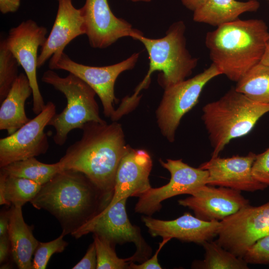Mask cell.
<instances>
[{"label":"cell","instance_id":"cell-1","mask_svg":"<svg viewBox=\"0 0 269 269\" xmlns=\"http://www.w3.org/2000/svg\"><path fill=\"white\" fill-rule=\"evenodd\" d=\"M81 138L69 146L58 162L62 170L84 174L112 198L119 164L128 150L121 124L89 122L82 128Z\"/></svg>","mask_w":269,"mask_h":269},{"label":"cell","instance_id":"cell-2","mask_svg":"<svg viewBox=\"0 0 269 269\" xmlns=\"http://www.w3.org/2000/svg\"><path fill=\"white\" fill-rule=\"evenodd\" d=\"M111 200L83 173L62 170L42 185L30 202L55 216L65 236L98 215Z\"/></svg>","mask_w":269,"mask_h":269},{"label":"cell","instance_id":"cell-3","mask_svg":"<svg viewBox=\"0 0 269 269\" xmlns=\"http://www.w3.org/2000/svg\"><path fill=\"white\" fill-rule=\"evenodd\" d=\"M269 41L264 20L239 18L208 32L205 42L212 63L222 75L237 82L260 62Z\"/></svg>","mask_w":269,"mask_h":269},{"label":"cell","instance_id":"cell-4","mask_svg":"<svg viewBox=\"0 0 269 269\" xmlns=\"http://www.w3.org/2000/svg\"><path fill=\"white\" fill-rule=\"evenodd\" d=\"M202 112V120L213 148L211 157H215L232 139L248 134L269 112V103L253 101L234 88L205 105Z\"/></svg>","mask_w":269,"mask_h":269},{"label":"cell","instance_id":"cell-5","mask_svg":"<svg viewBox=\"0 0 269 269\" xmlns=\"http://www.w3.org/2000/svg\"><path fill=\"white\" fill-rule=\"evenodd\" d=\"M185 29L184 22L180 20L173 23L163 37L150 38L143 34L133 37L144 45L149 60L148 72L134 94L138 95L148 86L155 71L161 72L158 82L164 89L185 80L192 74L198 59L193 57L186 48Z\"/></svg>","mask_w":269,"mask_h":269},{"label":"cell","instance_id":"cell-6","mask_svg":"<svg viewBox=\"0 0 269 269\" xmlns=\"http://www.w3.org/2000/svg\"><path fill=\"white\" fill-rule=\"evenodd\" d=\"M41 81L61 92L67 100L65 108L55 114L48 124L55 129L53 140L57 145H64L71 131L81 129L88 122H106L100 116L96 92L78 77L69 73L62 77L49 69L44 72Z\"/></svg>","mask_w":269,"mask_h":269},{"label":"cell","instance_id":"cell-7","mask_svg":"<svg viewBox=\"0 0 269 269\" xmlns=\"http://www.w3.org/2000/svg\"><path fill=\"white\" fill-rule=\"evenodd\" d=\"M221 73L213 63L193 77L164 89L156 111L157 123L162 134L170 142L184 115L198 103L205 85Z\"/></svg>","mask_w":269,"mask_h":269},{"label":"cell","instance_id":"cell-8","mask_svg":"<svg viewBox=\"0 0 269 269\" xmlns=\"http://www.w3.org/2000/svg\"><path fill=\"white\" fill-rule=\"evenodd\" d=\"M127 199L125 198L118 201L71 235L78 239L92 233L108 240L114 246L133 243L136 247V251L128 258L129 261L139 263L145 261L151 255V248L142 237L139 228L131 223L126 210Z\"/></svg>","mask_w":269,"mask_h":269},{"label":"cell","instance_id":"cell-9","mask_svg":"<svg viewBox=\"0 0 269 269\" xmlns=\"http://www.w3.org/2000/svg\"><path fill=\"white\" fill-rule=\"evenodd\" d=\"M139 56V53H134L116 64L96 67L77 63L63 52L50 58L49 68L67 71L87 84L99 96L105 116L111 119L116 111L114 105L118 102L115 95L116 81L122 73L134 67Z\"/></svg>","mask_w":269,"mask_h":269},{"label":"cell","instance_id":"cell-10","mask_svg":"<svg viewBox=\"0 0 269 269\" xmlns=\"http://www.w3.org/2000/svg\"><path fill=\"white\" fill-rule=\"evenodd\" d=\"M220 223L216 242L243 258L251 246L269 235V201L259 206L249 205Z\"/></svg>","mask_w":269,"mask_h":269},{"label":"cell","instance_id":"cell-11","mask_svg":"<svg viewBox=\"0 0 269 269\" xmlns=\"http://www.w3.org/2000/svg\"><path fill=\"white\" fill-rule=\"evenodd\" d=\"M161 166L170 174L168 183L160 187L152 188L140 195L135 205V212L150 216L162 207L161 203L171 197L189 194L197 188L207 184L209 172L207 170L194 168L182 159L159 160Z\"/></svg>","mask_w":269,"mask_h":269},{"label":"cell","instance_id":"cell-12","mask_svg":"<svg viewBox=\"0 0 269 269\" xmlns=\"http://www.w3.org/2000/svg\"><path fill=\"white\" fill-rule=\"evenodd\" d=\"M47 33L46 28L28 19L11 28L5 38L8 49L23 68L28 79L32 89V111L36 115L42 111L46 105L39 90L36 70L38 50L45 44Z\"/></svg>","mask_w":269,"mask_h":269},{"label":"cell","instance_id":"cell-13","mask_svg":"<svg viewBox=\"0 0 269 269\" xmlns=\"http://www.w3.org/2000/svg\"><path fill=\"white\" fill-rule=\"evenodd\" d=\"M56 114V106L48 102L39 114L13 134L0 139V167L45 154L49 148L44 129Z\"/></svg>","mask_w":269,"mask_h":269},{"label":"cell","instance_id":"cell-14","mask_svg":"<svg viewBox=\"0 0 269 269\" xmlns=\"http://www.w3.org/2000/svg\"><path fill=\"white\" fill-rule=\"evenodd\" d=\"M90 46L107 48L118 39L127 36L133 38L142 33L125 19L112 12L108 0H86L80 8Z\"/></svg>","mask_w":269,"mask_h":269},{"label":"cell","instance_id":"cell-15","mask_svg":"<svg viewBox=\"0 0 269 269\" xmlns=\"http://www.w3.org/2000/svg\"><path fill=\"white\" fill-rule=\"evenodd\" d=\"M241 191L205 184L192 191L178 204L192 210L196 217L207 221H221L250 205Z\"/></svg>","mask_w":269,"mask_h":269},{"label":"cell","instance_id":"cell-16","mask_svg":"<svg viewBox=\"0 0 269 269\" xmlns=\"http://www.w3.org/2000/svg\"><path fill=\"white\" fill-rule=\"evenodd\" d=\"M256 154L233 155L222 158L219 156L203 163L199 167L207 170L209 176L207 184L223 186L240 191L254 192L268 187L253 175L252 168Z\"/></svg>","mask_w":269,"mask_h":269},{"label":"cell","instance_id":"cell-17","mask_svg":"<svg viewBox=\"0 0 269 269\" xmlns=\"http://www.w3.org/2000/svg\"><path fill=\"white\" fill-rule=\"evenodd\" d=\"M152 166L151 156L146 150L130 146L117 169L112 198L100 213L106 211L121 200L131 196L138 197L149 189Z\"/></svg>","mask_w":269,"mask_h":269},{"label":"cell","instance_id":"cell-18","mask_svg":"<svg viewBox=\"0 0 269 269\" xmlns=\"http://www.w3.org/2000/svg\"><path fill=\"white\" fill-rule=\"evenodd\" d=\"M141 220L152 237L175 238L201 245L218 235L221 226L220 221H204L189 213L172 220H162L149 216H142Z\"/></svg>","mask_w":269,"mask_h":269},{"label":"cell","instance_id":"cell-19","mask_svg":"<svg viewBox=\"0 0 269 269\" xmlns=\"http://www.w3.org/2000/svg\"><path fill=\"white\" fill-rule=\"evenodd\" d=\"M57 0V12L51 32L41 48L38 68L42 67L53 55L63 52L72 40L86 33L80 8H75L72 0Z\"/></svg>","mask_w":269,"mask_h":269},{"label":"cell","instance_id":"cell-20","mask_svg":"<svg viewBox=\"0 0 269 269\" xmlns=\"http://www.w3.org/2000/svg\"><path fill=\"white\" fill-rule=\"evenodd\" d=\"M32 95V89L25 74L20 73L5 99L0 103V130L11 134L28 123L25 104Z\"/></svg>","mask_w":269,"mask_h":269},{"label":"cell","instance_id":"cell-21","mask_svg":"<svg viewBox=\"0 0 269 269\" xmlns=\"http://www.w3.org/2000/svg\"><path fill=\"white\" fill-rule=\"evenodd\" d=\"M8 234L12 259L18 268L32 269V257L39 242L25 222L22 207L12 206L10 208Z\"/></svg>","mask_w":269,"mask_h":269},{"label":"cell","instance_id":"cell-22","mask_svg":"<svg viewBox=\"0 0 269 269\" xmlns=\"http://www.w3.org/2000/svg\"><path fill=\"white\" fill-rule=\"evenodd\" d=\"M260 6L257 0H207L193 11V19L218 27L239 19L244 13L256 11Z\"/></svg>","mask_w":269,"mask_h":269},{"label":"cell","instance_id":"cell-23","mask_svg":"<svg viewBox=\"0 0 269 269\" xmlns=\"http://www.w3.org/2000/svg\"><path fill=\"white\" fill-rule=\"evenodd\" d=\"M42 185L0 172V204L22 207L35 196Z\"/></svg>","mask_w":269,"mask_h":269},{"label":"cell","instance_id":"cell-24","mask_svg":"<svg viewBox=\"0 0 269 269\" xmlns=\"http://www.w3.org/2000/svg\"><path fill=\"white\" fill-rule=\"evenodd\" d=\"M61 171L58 162L47 164L35 157L15 161L0 168V171L7 175L28 179L42 185Z\"/></svg>","mask_w":269,"mask_h":269},{"label":"cell","instance_id":"cell-25","mask_svg":"<svg viewBox=\"0 0 269 269\" xmlns=\"http://www.w3.org/2000/svg\"><path fill=\"white\" fill-rule=\"evenodd\" d=\"M235 89L253 101L269 103V67L255 65L237 82Z\"/></svg>","mask_w":269,"mask_h":269},{"label":"cell","instance_id":"cell-26","mask_svg":"<svg viewBox=\"0 0 269 269\" xmlns=\"http://www.w3.org/2000/svg\"><path fill=\"white\" fill-rule=\"evenodd\" d=\"M205 251L204 259L193 264V268L202 269H248V263L237 257L216 241H206L202 245Z\"/></svg>","mask_w":269,"mask_h":269},{"label":"cell","instance_id":"cell-27","mask_svg":"<svg viewBox=\"0 0 269 269\" xmlns=\"http://www.w3.org/2000/svg\"><path fill=\"white\" fill-rule=\"evenodd\" d=\"M19 63L8 49L5 39L0 42V102L6 97L17 78Z\"/></svg>","mask_w":269,"mask_h":269},{"label":"cell","instance_id":"cell-28","mask_svg":"<svg viewBox=\"0 0 269 269\" xmlns=\"http://www.w3.org/2000/svg\"><path fill=\"white\" fill-rule=\"evenodd\" d=\"M98 269H127L131 263L127 259L119 258L114 246L109 241L94 235Z\"/></svg>","mask_w":269,"mask_h":269},{"label":"cell","instance_id":"cell-29","mask_svg":"<svg viewBox=\"0 0 269 269\" xmlns=\"http://www.w3.org/2000/svg\"><path fill=\"white\" fill-rule=\"evenodd\" d=\"M64 235H61L51 241L39 242L34 253L32 260V269H45L51 257L55 253L62 252L68 245L63 240Z\"/></svg>","mask_w":269,"mask_h":269},{"label":"cell","instance_id":"cell-30","mask_svg":"<svg viewBox=\"0 0 269 269\" xmlns=\"http://www.w3.org/2000/svg\"><path fill=\"white\" fill-rule=\"evenodd\" d=\"M243 258L251 264H269V235L258 240L247 251Z\"/></svg>","mask_w":269,"mask_h":269},{"label":"cell","instance_id":"cell-31","mask_svg":"<svg viewBox=\"0 0 269 269\" xmlns=\"http://www.w3.org/2000/svg\"><path fill=\"white\" fill-rule=\"evenodd\" d=\"M252 171L256 179L269 186V147L263 152L256 154Z\"/></svg>","mask_w":269,"mask_h":269},{"label":"cell","instance_id":"cell-32","mask_svg":"<svg viewBox=\"0 0 269 269\" xmlns=\"http://www.w3.org/2000/svg\"><path fill=\"white\" fill-rule=\"evenodd\" d=\"M169 238L163 239L161 242L159 243L158 248L156 251L154 255L150 259L145 261L136 265L134 262H131L129 266L130 269H161L162 267L159 264L158 261V256L163 247L169 241Z\"/></svg>","mask_w":269,"mask_h":269},{"label":"cell","instance_id":"cell-33","mask_svg":"<svg viewBox=\"0 0 269 269\" xmlns=\"http://www.w3.org/2000/svg\"><path fill=\"white\" fill-rule=\"evenodd\" d=\"M97 260L96 247L94 242L88 248L85 256L75 265L73 269H97Z\"/></svg>","mask_w":269,"mask_h":269},{"label":"cell","instance_id":"cell-34","mask_svg":"<svg viewBox=\"0 0 269 269\" xmlns=\"http://www.w3.org/2000/svg\"><path fill=\"white\" fill-rule=\"evenodd\" d=\"M11 253V246L8 234L0 236V263L7 262L9 254Z\"/></svg>","mask_w":269,"mask_h":269},{"label":"cell","instance_id":"cell-35","mask_svg":"<svg viewBox=\"0 0 269 269\" xmlns=\"http://www.w3.org/2000/svg\"><path fill=\"white\" fill-rule=\"evenodd\" d=\"M20 4V0H0V11L2 14L16 11Z\"/></svg>","mask_w":269,"mask_h":269},{"label":"cell","instance_id":"cell-36","mask_svg":"<svg viewBox=\"0 0 269 269\" xmlns=\"http://www.w3.org/2000/svg\"><path fill=\"white\" fill-rule=\"evenodd\" d=\"M10 210L2 211L0 216V236L8 234Z\"/></svg>","mask_w":269,"mask_h":269},{"label":"cell","instance_id":"cell-37","mask_svg":"<svg viewBox=\"0 0 269 269\" xmlns=\"http://www.w3.org/2000/svg\"><path fill=\"white\" fill-rule=\"evenodd\" d=\"M183 5L193 12L201 7L207 0H180Z\"/></svg>","mask_w":269,"mask_h":269},{"label":"cell","instance_id":"cell-38","mask_svg":"<svg viewBox=\"0 0 269 269\" xmlns=\"http://www.w3.org/2000/svg\"><path fill=\"white\" fill-rule=\"evenodd\" d=\"M260 63L269 67V41L267 44Z\"/></svg>","mask_w":269,"mask_h":269},{"label":"cell","instance_id":"cell-39","mask_svg":"<svg viewBox=\"0 0 269 269\" xmlns=\"http://www.w3.org/2000/svg\"><path fill=\"white\" fill-rule=\"evenodd\" d=\"M130 0L133 2H139V1L150 2L151 1V0Z\"/></svg>","mask_w":269,"mask_h":269},{"label":"cell","instance_id":"cell-40","mask_svg":"<svg viewBox=\"0 0 269 269\" xmlns=\"http://www.w3.org/2000/svg\"></svg>","mask_w":269,"mask_h":269}]
</instances>
